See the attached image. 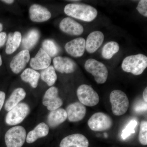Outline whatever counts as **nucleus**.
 Masks as SVG:
<instances>
[{"mask_svg": "<svg viewBox=\"0 0 147 147\" xmlns=\"http://www.w3.org/2000/svg\"><path fill=\"white\" fill-rule=\"evenodd\" d=\"M22 40V36L19 32L10 33L8 34L5 53L7 55H11L14 53L20 46Z\"/></svg>", "mask_w": 147, "mask_h": 147, "instance_id": "22", "label": "nucleus"}, {"mask_svg": "<svg viewBox=\"0 0 147 147\" xmlns=\"http://www.w3.org/2000/svg\"><path fill=\"white\" fill-rule=\"evenodd\" d=\"M7 40V34L5 32L0 33V47L4 45Z\"/></svg>", "mask_w": 147, "mask_h": 147, "instance_id": "31", "label": "nucleus"}, {"mask_svg": "<svg viewBox=\"0 0 147 147\" xmlns=\"http://www.w3.org/2000/svg\"><path fill=\"white\" fill-rule=\"evenodd\" d=\"M147 67V57L141 54L127 57L124 59L121 65L124 71L134 75L142 74Z\"/></svg>", "mask_w": 147, "mask_h": 147, "instance_id": "2", "label": "nucleus"}, {"mask_svg": "<svg viewBox=\"0 0 147 147\" xmlns=\"http://www.w3.org/2000/svg\"><path fill=\"white\" fill-rule=\"evenodd\" d=\"M5 98V94L3 92L0 91V111L1 110Z\"/></svg>", "mask_w": 147, "mask_h": 147, "instance_id": "32", "label": "nucleus"}, {"mask_svg": "<svg viewBox=\"0 0 147 147\" xmlns=\"http://www.w3.org/2000/svg\"><path fill=\"white\" fill-rule=\"evenodd\" d=\"M1 1L5 3H6L8 4H11L14 2V1L13 0H3V1Z\"/></svg>", "mask_w": 147, "mask_h": 147, "instance_id": "34", "label": "nucleus"}, {"mask_svg": "<svg viewBox=\"0 0 147 147\" xmlns=\"http://www.w3.org/2000/svg\"><path fill=\"white\" fill-rule=\"evenodd\" d=\"M29 14L31 20L37 23L48 21L52 16L47 9L38 4L31 6L29 9Z\"/></svg>", "mask_w": 147, "mask_h": 147, "instance_id": "16", "label": "nucleus"}, {"mask_svg": "<svg viewBox=\"0 0 147 147\" xmlns=\"http://www.w3.org/2000/svg\"><path fill=\"white\" fill-rule=\"evenodd\" d=\"M119 50V46L117 42L110 41L107 42L102 49V57L106 59H110L118 53Z\"/></svg>", "mask_w": 147, "mask_h": 147, "instance_id": "26", "label": "nucleus"}, {"mask_svg": "<svg viewBox=\"0 0 147 147\" xmlns=\"http://www.w3.org/2000/svg\"><path fill=\"white\" fill-rule=\"evenodd\" d=\"M53 64L55 69L61 73H73L77 67L75 62L67 57H56L53 59Z\"/></svg>", "mask_w": 147, "mask_h": 147, "instance_id": "11", "label": "nucleus"}, {"mask_svg": "<svg viewBox=\"0 0 147 147\" xmlns=\"http://www.w3.org/2000/svg\"><path fill=\"white\" fill-rule=\"evenodd\" d=\"M136 9L140 14L145 17H147V1L146 0H141L139 1Z\"/></svg>", "mask_w": 147, "mask_h": 147, "instance_id": "30", "label": "nucleus"}, {"mask_svg": "<svg viewBox=\"0 0 147 147\" xmlns=\"http://www.w3.org/2000/svg\"></svg>", "mask_w": 147, "mask_h": 147, "instance_id": "37", "label": "nucleus"}, {"mask_svg": "<svg viewBox=\"0 0 147 147\" xmlns=\"http://www.w3.org/2000/svg\"><path fill=\"white\" fill-rule=\"evenodd\" d=\"M59 28L63 32L71 36L80 35L84 31L81 24L69 17L63 18L61 21Z\"/></svg>", "mask_w": 147, "mask_h": 147, "instance_id": "12", "label": "nucleus"}, {"mask_svg": "<svg viewBox=\"0 0 147 147\" xmlns=\"http://www.w3.org/2000/svg\"><path fill=\"white\" fill-rule=\"evenodd\" d=\"M88 125L91 130L103 131L112 127L113 121L110 116L101 112L94 113L88 121Z\"/></svg>", "mask_w": 147, "mask_h": 147, "instance_id": "8", "label": "nucleus"}, {"mask_svg": "<svg viewBox=\"0 0 147 147\" xmlns=\"http://www.w3.org/2000/svg\"><path fill=\"white\" fill-rule=\"evenodd\" d=\"M65 110L67 118L71 122H76L82 120L86 113V107L79 102H74L69 104Z\"/></svg>", "mask_w": 147, "mask_h": 147, "instance_id": "10", "label": "nucleus"}, {"mask_svg": "<svg viewBox=\"0 0 147 147\" xmlns=\"http://www.w3.org/2000/svg\"><path fill=\"white\" fill-rule=\"evenodd\" d=\"M110 100L112 105L113 114L121 116L126 113L129 106V101L125 93L120 90H114L110 95Z\"/></svg>", "mask_w": 147, "mask_h": 147, "instance_id": "3", "label": "nucleus"}, {"mask_svg": "<svg viewBox=\"0 0 147 147\" xmlns=\"http://www.w3.org/2000/svg\"><path fill=\"white\" fill-rule=\"evenodd\" d=\"M143 98L144 100V102L146 103H147V88H146L145 90H144V92H143Z\"/></svg>", "mask_w": 147, "mask_h": 147, "instance_id": "33", "label": "nucleus"}, {"mask_svg": "<svg viewBox=\"0 0 147 147\" xmlns=\"http://www.w3.org/2000/svg\"><path fill=\"white\" fill-rule=\"evenodd\" d=\"M89 142L86 137L81 134H74L65 137L61 141L60 147H88Z\"/></svg>", "mask_w": 147, "mask_h": 147, "instance_id": "15", "label": "nucleus"}, {"mask_svg": "<svg viewBox=\"0 0 147 147\" xmlns=\"http://www.w3.org/2000/svg\"><path fill=\"white\" fill-rule=\"evenodd\" d=\"M104 36L102 32L95 31L89 34L86 40V49L88 53H95L102 45Z\"/></svg>", "mask_w": 147, "mask_h": 147, "instance_id": "18", "label": "nucleus"}, {"mask_svg": "<svg viewBox=\"0 0 147 147\" xmlns=\"http://www.w3.org/2000/svg\"><path fill=\"white\" fill-rule=\"evenodd\" d=\"M40 38V33L36 29L31 30L23 38L22 45L24 50H30L36 45Z\"/></svg>", "mask_w": 147, "mask_h": 147, "instance_id": "23", "label": "nucleus"}, {"mask_svg": "<svg viewBox=\"0 0 147 147\" xmlns=\"http://www.w3.org/2000/svg\"><path fill=\"white\" fill-rule=\"evenodd\" d=\"M137 121H130L125 128L123 130L121 134L122 138L123 139H125L131 134H134L135 132V128L137 126Z\"/></svg>", "mask_w": 147, "mask_h": 147, "instance_id": "29", "label": "nucleus"}, {"mask_svg": "<svg viewBox=\"0 0 147 147\" xmlns=\"http://www.w3.org/2000/svg\"><path fill=\"white\" fill-rule=\"evenodd\" d=\"M3 30V26L2 24L0 23V32L2 31Z\"/></svg>", "mask_w": 147, "mask_h": 147, "instance_id": "35", "label": "nucleus"}, {"mask_svg": "<svg viewBox=\"0 0 147 147\" xmlns=\"http://www.w3.org/2000/svg\"><path fill=\"white\" fill-rule=\"evenodd\" d=\"M25 129L21 126L13 127L7 130L5 136L7 147H22L26 139Z\"/></svg>", "mask_w": 147, "mask_h": 147, "instance_id": "5", "label": "nucleus"}, {"mask_svg": "<svg viewBox=\"0 0 147 147\" xmlns=\"http://www.w3.org/2000/svg\"><path fill=\"white\" fill-rule=\"evenodd\" d=\"M30 106L25 102L19 103L8 111L5 117V122L9 125H15L21 123L29 115Z\"/></svg>", "mask_w": 147, "mask_h": 147, "instance_id": "6", "label": "nucleus"}, {"mask_svg": "<svg viewBox=\"0 0 147 147\" xmlns=\"http://www.w3.org/2000/svg\"><path fill=\"white\" fill-rule=\"evenodd\" d=\"M64 11L67 16L88 22L93 21L98 14L96 8L85 4H68Z\"/></svg>", "mask_w": 147, "mask_h": 147, "instance_id": "1", "label": "nucleus"}, {"mask_svg": "<svg viewBox=\"0 0 147 147\" xmlns=\"http://www.w3.org/2000/svg\"><path fill=\"white\" fill-rule=\"evenodd\" d=\"M42 49L51 57H54L59 52V48L57 44L50 39L45 40L42 43Z\"/></svg>", "mask_w": 147, "mask_h": 147, "instance_id": "27", "label": "nucleus"}, {"mask_svg": "<svg viewBox=\"0 0 147 147\" xmlns=\"http://www.w3.org/2000/svg\"><path fill=\"white\" fill-rule=\"evenodd\" d=\"M2 64V60L1 57V55H0V66Z\"/></svg>", "mask_w": 147, "mask_h": 147, "instance_id": "36", "label": "nucleus"}, {"mask_svg": "<svg viewBox=\"0 0 147 147\" xmlns=\"http://www.w3.org/2000/svg\"><path fill=\"white\" fill-rule=\"evenodd\" d=\"M42 104L50 111L59 109L63 104V101L59 96V91L56 87H52L45 92L42 99Z\"/></svg>", "mask_w": 147, "mask_h": 147, "instance_id": "9", "label": "nucleus"}, {"mask_svg": "<svg viewBox=\"0 0 147 147\" xmlns=\"http://www.w3.org/2000/svg\"><path fill=\"white\" fill-rule=\"evenodd\" d=\"M30 59L29 50H24L15 55L10 62V67L13 73L18 74L25 67Z\"/></svg>", "mask_w": 147, "mask_h": 147, "instance_id": "14", "label": "nucleus"}, {"mask_svg": "<svg viewBox=\"0 0 147 147\" xmlns=\"http://www.w3.org/2000/svg\"><path fill=\"white\" fill-rule=\"evenodd\" d=\"M65 48L66 51L72 57H80L85 53L86 40L82 37L75 38L67 42Z\"/></svg>", "mask_w": 147, "mask_h": 147, "instance_id": "13", "label": "nucleus"}, {"mask_svg": "<svg viewBox=\"0 0 147 147\" xmlns=\"http://www.w3.org/2000/svg\"><path fill=\"white\" fill-rule=\"evenodd\" d=\"M139 140L140 143L144 146L147 145V122L143 121L140 124V130L139 135Z\"/></svg>", "mask_w": 147, "mask_h": 147, "instance_id": "28", "label": "nucleus"}, {"mask_svg": "<svg viewBox=\"0 0 147 147\" xmlns=\"http://www.w3.org/2000/svg\"><path fill=\"white\" fill-rule=\"evenodd\" d=\"M40 74L34 69L27 68L21 75V79L24 82L28 83L34 88L38 86Z\"/></svg>", "mask_w": 147, "mask_h": 147, "instance_id": "24", "label": "nucleus"}, {"mask_svg": "<svg viewBox=\"0 0 147 147\" xmlns=\"http://www.w3.org/2000/svg\"><path fill=\"white\" fill-rule=\"evenodd\" d=\"M26 92L22 88H17L12 92L5 105V109L9 111L20 103L26 97Z\"/></svg>", "mask_w": 147, "mask_h": 147, "instance_id": "21", "label": "nucleus"}, {"mask_svg": "<svg viewBox=\"0 0 147 147\" xmlns=\"http://www.w3.org/2000/svg\"><path fill=\"white\" fill-rule=\"evenodd\" d=\"M67 119L66 110L63 108L50 111L47 117L48 125L52 128L57 127L63 123Z\"/></svg>", "mask_w": 147, "mask_h": 147, "instance_id": "20", "label": "nucleus"}, {"mask_svg": "<svg viewBox=\"0 0 147 147\" xmlns=\"http://www.w3.org/2000/svg\"><path fill=\"white\" fill-rule=\"evenodd\" d=\"M49 126L47 124L40 123L27 134L26 139L27 143L32 144L39 138L46 137L49 133Z\"/></svg>", "mask_w": 147, "mask_h": 147, "instance_id": "19", "label": "nucleus"}, {"mask_svg": "<svg viewBox=\"0 0 147 147\" xmlns=\"http://www.w3.org/2000/svg\"><path fill=\"white\" fill-rule=\"evenodd\" d=\"M77 95L81 103L88 107H93L98 104L99 97L97 93L91 86L83 84L78 88Z\"/></svg>", "mask_w": 147, "mask_h": 147, "instance_id": "7", "label": "nucleus"}, {"mask_svg": "<svg viewBox=\"0 0 147 147\" xmlns=\"http://www.w3.org/2000/svg\"><path fill=\"white\" fill-rule=\"evenodd\" d=\"M40 78L49 86H53L57 79L55 69L53 66H50L43 69L40 74Z\"/></svg>", "mask_w": 147, "mask_h": 147, "instance_id": "25", "label": "nucleus"}, {"mask_svg": "<svg viewBox=\"0 0 147 147\" xmlns=\"http://www.w3.org/2000/svg\"><path fill=\"white\" fill-rule=\"evenodd\" d=\"M51 63V57L41 48L31 60L30 65L34 70H43L50 66Z\"/></svg>", "mask_w": 147, "mask_h": 147, "instance_id": "17", "label": "nucleus"}, {"mask_svg": "<svg viewBox=\"0 0 147 147\" xmlns=\"http://www.w3.org/2000/svg\"><path fill=\"white\" fill-rule=\"evenodd\" d=\"M85 69L94 77L98 84L105 83L108 79V69L104 64L93 59L87 60L85 63Z\"/></svg>", "mask_w": 147, "mask_h": 147, "instance_id": "4", "label": "nucleus"}]
</instances>
